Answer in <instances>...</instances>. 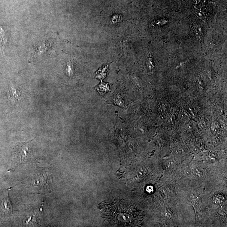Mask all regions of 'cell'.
Returning <instances> with one entry per match:
<instances>
[{"mask_svg": "<svg viewBox=\"0 0 227 227\" xmlns=\"http://www.w3.org/2000/svg\"><path fill=\"white\" fill-rule=\"evenodd\" d=\"M3 205H4V207L6 209L5 211H8V212H12L13 208L12 205H11L10 199H9L8 196L6 197L5 199H4Z\"/></svg>", "mask_w": 227, "mask_h": 227, "instance_id": "5b68a950", "label": "cell"}, {"mask_svg": "<svg viewBox=\"0 0 227 227\" xmlns=\"http://www.w3.org/2000/svg\"><path fill=\"white\" fill-rule=\"evenodd\" d=\"M101 215L109 223L118 226H128L134 221L135 211L124 201L113 200L101 204Z\"/></svg>", "mask_w": 227, "mask_h": 227, "instance_id": "6da1fadb", "label": "cell"}, {"mask_svg": "<svg viewBox=\"0 0 227 227\" xmlns=\"http://www.w3.org/2000/svg\"><path fill=\"white\" fill-rule=\"evenodd\" d=\"M224 198L222 195H215L212 198V200L215 204H219L223 201Z\"/></svg>", "mask_w": 227, "mask_h": 227, "instance_id": "8992f818", "label": "cell"}, {"mask_svg": "<svg viewBox=\"0 0 227 227\" xmlns=\"http://www.w3.org/2000/svg\"><path fill=\"white\" fill-rule=\"evenodd\" d=\"M22 92L15 87L11 86L9 90V98L13 101H19Z\"/></svg>", "mask_w": 227, "mask_h": 227, "instance_id": "3957f363", "label": "cell"}, {"mask_svg": "<svg viewBox=\"0 0 227 227\" xmlns=\"http://www.w3.org/2000/svg\"><path fill=\"white\" fill-rule=\"evenodd\" d=\"M193 173L195 175L199 177H202L203 175L202 171L198 169H195L193 170Z\"/></svg>", "mask_w": 227, "mask_h": 227, "instance_id": "52a82bcc", "label": "cell"}, {"mask_svg": "<svg viewBox=\"0 0 227 227\" xmlns=\"http://www.w3.org/2000/svg\"><path fill=\"white\" fill-rule=\"evenodd\" d=\"M147 191L149 193H151V192H153V187L152 186H149L147 187Z\"/></svg>", "mask_w": 227, "mask_h": 227, "instance_id": "ba28073f", "label": "cell"}, {"mask_svg": "<svg viewBox=\"0 0 227 227\" xmlns=\"http://www.w3.org/2000/svg\"><path fill=\"white\" fill-rule=\"evenodd\" d=\"M32 141L19 143L16 146L14 152L15 157L17 160L18 165L32 161L33 157L30 146Z\"/></svg>", "mask_w": 227, "mask_h": 227, "instance_id": "7a4b0ae2", "label": "cell"}, {"mask_svg": "<svg viewBox=\"0 0 227 227\" xmlns=\"http://www.w3.org/2000/svg\"><path fill=\"white\" fill-rule=\"evenodd\" d=\"M7 43V38L6 37L5 32L2 26L0 25V48L3 50L4 46Z\"/></svg>", "mask_w": 227, "mask_h": 227, "instance_id": "277c9868", "label": "cell"}]
</instances>
